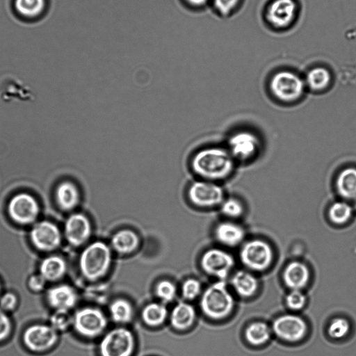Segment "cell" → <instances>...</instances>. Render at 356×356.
<instances>
[{
    "mask_svg": "<svg viewBox=\"0 0 356 356\" xmlns=\"http://www.w3.org/2000/svg\"><path fill=\"white\" fill-rule=\"evenodd\" d=\"M230 152L220 147H209L197 152L191 161L193 170L205 180H221L227 177L234 169Z\"/></svg>",
    "mask_w": 356,
    "mask_h": 356,
    "instance_id": "obj_1",
    "label": "cell"
},
{
    "mask_svg": "<svg viewBox=\"0 0 356 356\" xmlns=\"http://www.w3.org/2000/svg\"><path fill=\"white\" fill-rule=\"evenodd\" d=\"M112 261L109 247L102 241L89 244L81 252L79 268L82 275L89 280H97L108 272Z\"/></svg>",
    "mask_w": 356,
    "mask_h": 356,
    "instance_id": "obj_2",
    "label": "cell"
},
{
    "mask_svg": "<svg viewBox=\"0 0 356 356\" xmlns=\"http://www.w3.org/2000/svg\"><path fill=\"white\" fill-rule=\"evenodd\" d=\"M234 300L223 281L209 286L203 293L200 307L210 318L220 320L227 316L232 311Z\"/></svg>",
    "mask_w": 356,
    "mask_h": 356,
    "instance_id": "obj_3",
    "label": "cell"
},
{
    "mask_svg": "<svg viewBox=\"0 0 356 356\" xmlns=\"http://www.w3.org/2000/svg\"><path fill=\"white\" fill-rule=\"evenodd\" d=\"M273 95L284 102H293L298 99L304 92L303 80L294 72L281 71L274 74L270 82Z\"/></svg>",
    "mask_w": 356,
    "mask_h": 356,
    "instance_id": "obj_4",
    "label": "cell"
},
{
    "mask_svg": "<svg viewBox=\"0 0 356 356\" xmlns=\"http://www.w3.org/2000/svg\"><path fill=\"white\" fill-rule=\"evenodd\" d=\"M135 348L132 332L124 327H117L107 332L99 343L101 356H131Z\"/></svg>",
    "mask_w": 356,
    "mask_h": 356,
    "instance_id": "obj_5",
    "label": "cell"
},
{
    "mask_svg": "<svg viewBox=\"0 0 356 356\" xmlns=\"http://www.w3.org/2000/svg\"><path fill=\"white\" fill-rule=\"evenodd\" d=\"M241 261L247 268L257 271L266 269L272 262L273 252L265 241L252 240L245 243L240 252Z\"/></svg>",
    "mask_w": 356,
    "mask_h": 356,
    "instance_id": "obj_6",
    "label": "cell"
},
{
    "mask_svg": "<svg viewBox=\"0 0 356 356\" xmlns=\"http://www.w3.org/2000/svg\"><path fill=\"white\" fill-rule=\"evenodd\" d=\"M72 323L79 334L92 338L99 335L105 330L107 319L99 309L84 307L75 313Z\"/></svg>",
    "mask_w": 356,
    "mask_h": 356,
    "instance_id": "obj_7",
    "label": "cell"
},
{
    "mask_svg": "<svg viewBox=\"0 0 356 356\" xmlns=\"http://www.w3.org/2000/svg\"><path fill=\"white\" fill-rule=\"evenodd\" d=\"M188 196L193 204L202 208L213 207L224 201L222 188L208 180L193 182L189 187Z\"/></svg>",
    "mask_w": 356,
    "mask_h": 356,
    "instance_id": "obj_8",
    "label": "cell"
},
{
    "mask_svg": "<svg viewBox=\"0 0 356 356\" xmlns=\"http://www.w3.org/2000/svg\"><path fill=\"white\" fill-rule=\"evenodd\" d=\"M8 212L14 222L26 225L37 219L40 207L32 195L21 193L11 198L8 205Z\"/></svg>",
    "mask_w": 356,
    "mask_h": 356,
    "instance_id": "obj_9",
    "label": "cell"
},
{
    "mask_svg": "<svg viewBox=\"0 0 356 356\" xmlns=\"http://www.w3.org/2000/svg\"><path fill=\"white\" fill-rule=\"evenodd\" d=\"M58 338L57 331L52 326L44 324L32 325L23 334L25 346L35 353L50 349L56 343Z\"/></svg>",
    "mask_w": 356,
    "mask_h": 356,
    "instance_id": "obj_10",
    "label": "cell"
},
{
    "mask_svg": "<svg viewBox=\"0 0 356 356\" xmlns=\"http://www.w3.org/2000/svg\"><path fill=\"white\" fill-rule=\"evenodd\" d=\"M200 264L203 270L207 274L223 280L234 266V259L227 252L212 248L202 254Z\"/></svg>",
    "mask_w": 356,
    "mask_h": 356,
    "instance_id": "obj_11",
    "label": "cell"
},
{
    "mask_svg": "<svg viewBox=\"0 0 356 356\" xmlns=\"http://www.w3.org/2000/svg\"><path fill=\"white\" fill-rule=\"evenodd\" d=\"M30 238L33 245L41 251H51L61 243L60 229L54 223L40 221L33 225L30 232Z\"/></svg>",
    "mask_w": 356,
    "mask_h": 356,
    "instance_id": "obj_12",
    "label": "cell"
},
{
    "mask_svg": "<svg viewBox=\"0 0 356 356\" xmlns=\"http://www.w3.org/2000/svg\"><path fill=\"white\" fill-rule=\"evenodd\" d=\"M307 324L300 316L285 314L278 317L273 324V330L280 339L295 342L304 337L307 332Z\"/></svg>",
    "mask_w": 356,
    "mask_h": 356,
    "instance_id": "obj_13",
    "label": "cell"
},
{
    "mask_svg": "<svg viewBox=\"0 0 356 356\" xmlns=\"http://www.w3.org/2000/svg\"><path fill=\"white\" fill-rule=\"evenodd\" d=\"M65 236L70 244L77 247L85 243L91 234V223L82 213L70 215L65 221Z\"/></svg>",
    "mask_w": 356,
    "mask_h": 356,
    "instance_id": "obj_14",
    "label": "cell"
},
{
    "mask_svg": "<svg viewBox=\"0 0 356 356\" xmlns=\"http://www.w3.org/2000/svg\"><path fill=\"white\" fill-rule=\"evenodd\" d=\"M257 137L249 131H239L232 135L228 142L233 158L246 160L252 158L259 146Z\"/></svg>",
    "mask_w": 356,
    "mask_h": 356,
    "instance_id": "obj_15",
    "label": "cell"
},
{
    "mask_svg": "<svg viewBox=\"0 0 356 356\" xmlns=\"http://www.w3.org/2000/svg\"><path fill=\"white\" fill-rule=\"evenodd\" d=\"M296 13V3L294 0H275L268 6L266 17L273 26L284 28L292 22Z\"/></svg>",
    "mask_w": 356,
    "mask_h": 356,
    "instance_id": "obj_16",
    "label": "cell"
},
{
    "mask_svg": "<svg viewBox=\"0 0 356 356\" xmlns=\"http://www.w3.org/2000/svg\"><path fill=\"white\" fill-rule=\"evenodd\" d=\"M49 305L55 310L68 311L77 300L74 289L67 284H59L51 287L47 293Z\"/></svg>",
    "mask_w": 356,
    "mask_h": 356,
    "instance_id": "obj_17",
    "label": "cell"
},
{
    "mask_svg": "<svg viewBox=\"0 0 356 356\" xmlns=\"http://www.w3.org/2000/svg\"><path fill=\"white\" fill-rule=\"evenodd\" d=\"M309 272L307 266L299 261L289 264L283 273L285 284L291 290H300L307 284Z\"/></svg>",
    "mask_w": 356,
    "mask_h": 356,
    "instance_id": "obj_18",
    "label": "cell"
},
{
    "mask_svg": "<svg viewBox=\"0 0 356 356\" xmlns=\"http://www.w3.org/2000/svg\"><path fill=\"white\" fill-rule=\"evenodd\" d=\"M195 316V311L192 305L186 302H179L170 312L171 325L178 330H186L194 323Z\"/></svg>",
    "mask_w": 356,
    "mask_h": 356,
    "instance_id": "obj_19",
    "label": "cell"
},
{
    "mask_svg": "<svg viewBox=\"0 0 356 356\" xmlns=\"http://www.w3.org/2000/svg\"><path fill=\"white\" fill-rule=\"evenodd\" d=\"M56 200L58 205L63 210H72L79 202L80 194L79 189L72 182L63 181L56 188Z\"/></svg>",
    "mask_w": 356,
    "mask_h": 356,
    "instance_id": "obj_20",
    "label": "cell"
},
{
    "mask_svg": "<svg viewBox=\"0 0 356 356\" xmlns=\"http://www.w3.org/2000/svg\"><path fill=\"white\" fill-rule=\"evenodd\" d=\"M215 235L220 243L228 246H235L243 239L245 232L243 229L236 223L223 222L216 227Z\"/></svg>",
    "mask_w": 356,
    "mask_h": 356,
    "instance_id": "obj_21",
    "label": "cell"
},
{
    "mask_svg": "<svg viewBox=\"0 0 356 356\" xmlns=\"http://www.w3.org/2000/svg\"><path fill=\"white\" fill-rule=\"evenodd\" d=\"M66 271V262L59 256L47 257L40 264V274L46 281H57L65 275Z\"/></svg>",
    "mask_w": 356,
    "mask_h": 356,
    "instance_id": "obj_22",
    "label": "cell"
},
{
    "mask_svg": "<svg viewBox=\"0 0 356 356\" xmlns=\"http://www.w3.org/2000/svg\"><path fill=\"white\" fill-rule=\"evenodd\" d=\"M336 188L339 195L346 200H356V168H346L338 175Z\"/></svg>",
    "mask_w": 356,
    "mask_h": 356,
    "instance_id": "obj_23",
    "label": "cell"
},
{
    "mask_svg": "<svg viewBox=\"0 0 356 356\" xmlns=\"http://www.w3.org/2000/svg\"><path fill=\"white\" fill-rule=\"evenodd\" d=\"M113 248L121 254H129L134 251L139 245L138 235L131 229H121L111 238Z\"/></svg>",
    "mask_w": 356,
    "mask_h": 356,
    "instance_id": "obj_24",
    "label": "cell"
},
{
    "mask_svg": "<svg viewBox=\"0 0 356 356\" xmlns=\"http://www.w3.org/2000/svg\"><path fill=\"white\" fill-rule=\"evenodd\" d=\"M232 284L236 292L244 298L252 296L258 288L256 277L245 270L237 271L232 278Z\"/></svg>",
    "mask_w": 356,
    "mask_h": 356,
    "instance_id": "obj_25",
    "label": "cell"
},
{
    "mask_svg": "<svg viewBox=\"0 0 356 356\" xmlns=\"http://www.w3.org/2000/svg\"><path fill=\"white\" fill-rule=\"evenodd\" d=\"M141 316L147 325L159 326L165 321L168 316V310L163 304L152 302L143 308Z\"/></svg>",
    "mask_w": 356,
    "mask_h": 356,
    "instance_id": "obj_26",
    "label": "cell"
},
{
    "mask_svg": "<svg viewBox=\"0 0 356 356\" xmlns=\"http://www.w3.org/2000/svg\"><path fill=\"white\" fill-rule=\"evenodd\" d=\"M16 12L25 18H36L46 8V0H15Z\"/></svg>",
    "mask_w": 356,
    "mask_h": 356,
    "instance_id": "obj_27",
    "label": "cell"
},
{
    "mask_svg": "<svg viewBox=\"0 0 356 356\" xmlns=\"http://www.w3.org/2000/svg\"><path fill=\"white\" fill-rule=\"evenodd\" d=\"M331 81L330 72L325 67H316L309 71L306 76L307 86L314 91L326 88Z\"/></svg>",
    "mask_w": 356,
    "mask_h": 356,
    "instance_id": "obj_28",
    "label": "cell"
},
{
    "mask_svg": "<svg viewBox=\"0 0 356 356\" xmlns=\"http://www.w3.org/2000/svg\"><path fill=\"white\" fill-rule=\"evenodd\" d=\"M247 341L252 345L259 346L266 343L270 337V330L267 324L254 322L248 326L245 332Z\"/></svg>",
    "mask_w": 356,
    "mask_h": 356,
    "instance_id": "obj_29",
    "label": "cell"
},
{
    "mask_svg": "<svg viewBox=\"0 0 356 356\" xmlns=\"http://www.w3.org/2000/svg\"><path fill=\"white\" fill-rule=\"evenodd\" d=\"M112 319L119 323H125L131 321L133 308L131 304L124 299L114 300L109 307Z\"/></svg>",
    "mask_w": 356,
    "mask_h": 356,
    "instance_id": "obj_30",
    "label": "cell"
},
{
    "mask_svg": "<svg viewBox=\"0 0 356 356\" xmlns=\"http://www.w3.org/2000/svg\"><path fill=\"white\" fill-rule=\"evenodd\" d=\"M353 215V207L346 202H336L333 203L329 210L330 220L337 225L346 223Z\"/></svg>",
    "mask_w": 356,
    "mask_h": 356,
    "instance_id": "obj_31",
    "label": "cell"
},
{
    "mask_svg": "<svg viewBox=\"0 0 356 356\" xmlns=\"http://www.w3.org/2000/svg\"><path fill=\"white\" fill-rule=\"evenodd\" d=\"M349 330L350 323L346 318H336L330 323L327 333L330 337L338 339L345 337Z\"/></svg>",
    "mask_w": 356,
    "mask_h": 356,
    "instance_id": "obj_32",
    "label": "cell"
},
{
    "mask_svg": "<svg viewBox=\"0 0 356 356\" xmlns=\"http://www.w3.org/2000/svg\"><path fill=\"white\" fill-rule=\"evenodd\" d=\"M73 322L68 311L55 310L50 318V325L57 332L66 330Z\"/></svg>",
    "mask_w": 356,
    "mask_h": 356,
    "instance_id": "obj_33",
    "label": "cell"
},
{
    "mask_svg": "<svg viewBox=\"0 0 356 356\" xmlns=\"http://www.w3.org/2000/svg\"><path fill=\"white\" fill-rule=\"evenodd\" d=\"M155 293L162 301L170 302L176 295V287L170 281L162 280L156 284Z\"/></svg>",
    "mask_w": 356,
    "mask_h": 356,
    "instance_id": "obj_34",
    "label": "cell"
},
{
    "mask_svg": "<svg viewBox=\"0 0 356 356\" xmlns=\"http://www.w3.org/2000/svg\"><path fill=\"white\" fill-rule=\"evenodd\" d=\"M221 211L227 216L237 218L243 213V207L239 200L231 197L222 202Z\"/></svg>",
    "mask_w": 356,
    "mask_h": 356,
    "instance_id": "obj_35",
    "label": "cell"
},
{
    "mask_svg": "<svg viewBox=\"0 0 356 356\" xmlns=\"http://www.w3.org/2000/svg\"><path fill=\"white\" fill-rule=\"evenodd\" d=\"M201 291L200 282L195 279H188L182 284L181 293L186 300H193Z\"/></svg>",
    "mask_w": 356,
    "mask_h": 356,
    "instance_id": "obj_36",
    "label": "cell"
},
{
    "mask_svg": "<svg viewBox=\"0 0 356 356\" xmlns=\"http://www.w3.org/2000/svg\"><path fill=\"white\" fill-rule=\"evenodd\" d=\"M306 302L305 296L300 290H291L286 297V305L293 310L302 309Z\"/></svg>",
    "mask_w": 356,
    "mask_h": 356,
    "instance_id": "obj_37",
    "label": "cell"
},
{
    "mask_svg": "<svg viewBox=\"0 0 356 356\" xmlns=\"http://www.w3.org/2000/svg\"><path fill=\"white\" fill-rule=\"evenodd\" d=\"M17 305V297L12 292H7L0 296V308L3 311H12Z\"/></svg>",
    "mask_w": 356,
    "mask_h": 356,
    "instance_id": "obj_38",
    "label": "cell"
},
{
    "mask_svg": "<svg viewBox=\"0 0 356 356\" xmlns=\"http://www.w3.org/2000/svg\"><path fill=\"white\" fill-rule=\"evenodd\" d=\"M12 323L6 312L0 308V341L6 339L10 334Z\"/></svg>",
    "mask_w": 356,
    "mask_h": 356,
    "instance_id": "obj_39",
    "label": "cell"
},
{
    "mask_svg": "<svg viewBox=\"0 0 356 356\" xmlns=\"http://www.w3.org/2000/svg\"><path fill=\"white\" fill-rule=\"evenodd\" d=\"M239 0H213L216 8L222 14L227 15L237 6Z\"/></svg>",
    "mask_w": 356,
    "mask_h": 356,
    "instance_id": "obj_40",
    "label": "cell"
},
{
    "mask_svg": "<svg viewBox=\"0 0 356 356\" xmlns=\"http://www.w3.org/2000/svg\"><path fill=\"white\" fill-rule=\"evenodd\" d=\"M46 282V280L40 274H35L29 278L28 285L33 291L39 292L44 289Z\"/></svg>",
    "mask_w": 356,
    "mask_h": 356,
    "instance_id": "obj_41",
    "label": "cell"
},
{
    "mask_svg": "<svg viewBox=\"0 0 356 356\" xmlns=\"http://www.w3.org/2000/svg\"><path fill=\"white\" fill-rule=\"evenodd\" d=\"M208 0H186L190 5L195 7L202 6L207 2Z\"/></svg>",
    "mask_w": 356,
    "mask_h": 356,
    "instance_id": "obj_42",
    "label": "cell"
},
{
    "mask_svg": "<svg viewBox=\"0 0 356 356\" xmlns=\"http://www.w3.org/2000/svg\"><path fill=\"white\" fill-rule=\"evenodd\" d=\"M1 284L0 283V296H1Z\"/></svg>",
    "mask_w": 356,
    "mask_h": 356,
    "instance_id": "obj_43",
    "label": "cell"
},
{
    "mask_svg": "<svg viewBox=\"0 0 356 356\" xmlns=\"http://www.w3.org/2000/svg\"><path fill=\"white\" fill-rule=\"evenodd\" d=\"M355 209H356V202H355Z\"/></svg>",
    "mask_w": 356,
    "mask_h": 356,
    "instance_id": "obj_44",
    "label": "cell"
}]
</instances>
